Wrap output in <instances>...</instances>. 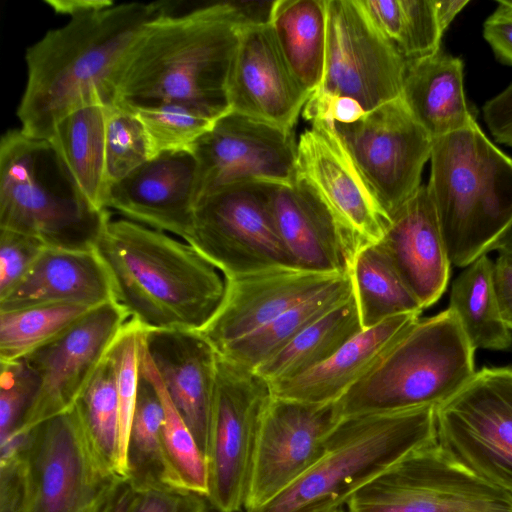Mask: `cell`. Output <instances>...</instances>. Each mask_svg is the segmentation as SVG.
<instances>
[{
	"label": "cell",
	"instance_id": "cell-2",
	"mask_svg": "<svg viewBox=\"0 0 512 512\" xmlns=\"http://www.w3.org/2000/svg\"><path fill=\"white\" fill-rule=\"evenodd\" d=\"M245 5L222 2L161 11L123 64L115 104L137 109L189 101L220 116L231 111L228 88L240 30L249 21H260Z\"/></svg>",
	"mask_w": 512,
	"mask_h": 512
},
{
	"label": "cell",
	"instance_id": "cell-1",
	"mask_svg": "<svg viewBox=\"0 0 512 512\" xmlns=\"http://www.w3.org/2000/svg\"><path fill=\"white\" fill-rule=\"evenodd\" d=\"M160 14L158 2L110 1L47 31L25 54L27 83L17 108L21 131L48 140L56 124L74 110L114 105L128 54Z\"/></svg>",
	"mask_w": 512,
	"mask_h": 512
},
{
	"label": "cell",
	"instance_id": "cell-38",
	"mask_svg": "<svg viewBox=\"0 0 512 512\" xmlns=\"http://www.w3.org/2000/svg\"><path fill=\"white\" fill-rule=\"evenodd\" d=\"M141 120L150 158L168 151L191 150L221 116L195 102L173 101L132 109Z\"/></svg>",
	"mask_w": 512,
	"mask_h": 512
},
{
	"label": "cell",
	"instance_id": "cell-8",
	"mask_svg": "<svg viewBox=\"0 0 512 512\" xmlns=\"http://www.w3.org/2000/svg\"><path fill=\"white\" fill-rule=\"evenodd\" d=\"M22 512H103L126 481L99 453L74 406L25 435Z\"/></svg>",
	"mask_w": 512,
	"mask_h": 512
},
{
	"label": "cell",
	"instance_id": "cell-22",
	"mask_svg": "<svg viewBox=\"0 0 512 512\" xmlns=\"http://www.w3.org/2000/svg\"><path fill=\"white\" fill-rule=\"evenodd\" d=\"M143 345L171 401L205 453L217 354L198 332L144 330Z\"/></svg>",
	"mask_w": 512,
	"mask_h": 512
},
{
	"label": "cell",
	"instance_id": "cell-27",
	"mask_svg": "<svg viewBox=\"0 0 512 512\" xmlns=\"http://www.w3.org/2000/svg\"><path fill=\"white\" fill-rule=\"evenodd\" d=\"M401 98L432 139L476 122L466 100L463 62L441 51L407 62Z\"/></svg>",
	"mask_w": 512,
	"mask_h": 512
},
{
	"label": "cell",
	"instance_id": "cell-36",
	"mask_svg": "<svg viewBox=\"0 0 512 512\" xmlns=\"http://www.w3.org/2000/svg\"><path fill=\"white\" fill-rule=\"evenodd\" d=\"M163 420L164 409L158 391L140 370L126 453V481L135 491L166 487L163 481Z\"/></svg>",
	"mask_w": 512,
	"mask_h": 512
},
{
	"label": "cell",
	"instance_id": "cell-33",
	"mask_svg": "<svg viewBox=\"0 0 512 512\" xmlns=\"http://www.w3.org/2000/svg\"><path fill=\"white\" fill-rule=\"evenodd\" d=\"M349 272L363 330L397 315L424 310L378 243L359 250Z\"/></svg>",
	"mask_w": 512,
	"mask_h": 512
},
{
	"label": "cell",
	"instance_id": "cell-21",
	"mask_svg": "<svg viewBox=\"0 0 512 512\" xmlns=\"http://www.w3.org/2000/svg\"><path fill=\"white\" fill-rule=\"evenodd\" d=\"M197 202V162L191 150L160 153L109 185L106 209L188 242Z\"/></svg>",
	"mask_w": 512,
	"mask_h": 512
},
{
	"label": "cell",
	"instance_id": "cell-51",
	"mask_svg": "<svg viewBox=\"0 0 512 512\" xmlns=\"http://www.w3.org/2000/svg\"><path fill=\"white\" fill-rule=\"evenodd\" d=\"M468 3V0H435L437 17L443 33Z\"/></svg>",
	"mask_w": 512,
	"mask_h": 512
},
{
	"label": "cell",
	"instance_id": "cell-7",
	"mask_svg": "<svg viewBox=\"0 0 512 512\" xmlns=\"http://www.w3.org/2000/svg\"><path fill=\"white\" fill-rule=\"evenodd\" d=\"M474 353L451 308L419 317L335 402L337 416L437 407L475 374Z\"/></svg>",
	"mask_w": 512,
	"mask_h": 512
},
{
	"label": "cell",
	"instance_id": "cell-19",
	"mask_svg": "<svg viewBox=\"0 0 512 512\" xmlns=\"http://www.w3.org/2000/svg\"><path fill=\"white\" fill-rule=\"evenodd\" d=\"M231 110L293 130L311 94L289 68L268 23H245L229 80Z\"/></svg>",
	"mask_w": 512,
	"mask_h": 512
},
{
	"label": "cell",
	"instance_id": "cell-30",
	"mask_svg": "<svg viewBox=\"0 0 512 512\" xmlns=\"http://www.w3.org/2000/svg\"><path fill=\"white\" fill-rule=\"evenodd\" d=\"M362 330L352 294L254 371L269 384L294 378L326 361Z\"/></svg>",
	"mask_w": 512,
	"mask_h": 512
},
{
	"label": "cell",
	"instance_id": "cell-12",
	"mask_svg": "<svg viewBox=\"0 0 512 512\" xmlns=\"http://www.w3.org/2000/svg\"><path fill=\"white\" fill-rule=\"evenodd\" d=\"M436 440L456 462L512 494V366L483 367L437 406Z\"/></svg>",
	"mask_w": 512,
	"mask_h": 512
},
{
	"label": "cell",
	"instance_id": "cell-35",
	"mask_svg": "<svg viewBox=\"0 0 512 512\" xmlns=\"http://www.w3.org/2000/svg\"><path fill=\"white\" fill-rule=\"evenodd\" d=\"M372 22L407 62L440 51L443 31L435 0H359Z\"/></svg>",
	"mask_w": 512,
	"mask_h": 512
},
{
	"label": "cell",
	"instance_id": "cell-48",
	"mask_svg": "<svg viewBox=\"0 0 512 512\" xmlns=\"http://www.w3.org/2000/svg\"><path fill=\"white\" fill-rule=\"evenodd\" d=\"M494 262V283L504 322L512 330V249L499 250Z\"/></svg>",
	"mask_w": 512,
	"mask_h": 512
},
{
	"label": "cell",
	"instance_id": "cell-26",
	"mask_svg": "<svg viewBox=\"0 0 512 512\" xmlns=\"http://www.w3.org/2000/svg\"><path fill=\"white\" fill-rule=\"evenodd\" d=\"M420 313H406L364 329L323 363L270 384L272 396L309 404L335 403L397 341Z\"/></svg>",
	"mask_w": 512,
	"mask_h": 512
},
{
	"label": "cell",
	"instance_id": "cell-34",
	"mask_svg": "<svg viewBox=\"0 0 512 512\" xmlns=\"http://www.w3.org/2000/svg\"><path fill=\"white\" fill-rule=\"evenodd\" d=\"M140 370L153 383L163 404L164 485L174 490L206 498L208 475L204 453L165 390L143 341L141 343Z\"/></svg>",
	"mask_w": 512,
	"mask_h": 512
},
{
	"label": "cell",
	"instance_id": "cell-41",
	"mask_svg": "<svg viewBox=\"0 0 512 512\" xmlns=\"http://www.w3.org/2000/svg\"><path fill=\"white\" fill-rule=\"evenodd\" d=\"M150 159L149 143L144 126L130 108L114 104L109 107L105 162L108 187Z\"/></svg>",
	"mask_w": 512,
	"mask_h": 512
},
{
	"label": "cell",
	"instance_id": "cell-43",
	"mask_svg": "<svg viewBox=\"0 0 512 512\" xmlns=\"http://www.w3.org/2000/svg\"><path fill=\"white\" fill-rule=\"evenodd\" d=\"M44 248L33 237L0 229V297L24 277Z\"/></svg>",
	"mask_w": 512,
	"mask_h": 512
},
{
	"label": "cell",
	"instance_id": "cell-50",
	"mask_svg": "<svg viewBox=\"0 0 512 512\" xmlns=\"http://www.w3.org/2000/svg\"><path fill=\"white\" fill-rule=\"evenodd\" d=\"M136 491L123 481L108 501L103 512H131Z\"/></svg>",
	"mask_w": 512,
	"mask_h": 512
},
{
	"label": "cell",
	"instance_id": "cell-24",
	"mask_svg": "<svg viewBox=\"0 0 512 512\" xmlns=\"http://www.w3.org/2000/svg\"><path fill=\"white\" fill-rule=\"evenodd\" d=\"M270 210L294 265L327 274L347 273L350 260L340 231L314 189L297 176L292 185H268Z\"/></svg>",
	"mask_w": 512,
	"mask_h": 512
},
{
	"label": "cell",
	"instance_id": "cell-10",
	"mask_svg": "<svg viewBox=\"0 0 512 512\" xmlns=\"http://www.w3.org/2000/svg\"><path fill=\"white\" fill-rule=\"evenodd\" d=\"M271 398L267 380L217 354L204 453L208 475L205 499L217 512L245 508L261 420Z\"/></svg>",
	"mask_w": 512,
	"mask_h": 512
},
{
	"label": "cell",
	"instance_id": "cell-32",
	"mask_svg": "<svg viewBox=\"0 0 512 512\" xmlns=\"http://www.w3.org/2000/svg\"><path fill=\"white\" fill-rule=\"evenodd\" d=\"M451 308L474 350H507L512 330L503 320L494 283V262L488 254L473 261L454 280Z\"/></svg>",
	"mask_w": 512,
	"mask_h": 512
},
{
	"label": "cell",
	"instance_id": "cell-29",
	"mask_svg": "<svg viewBox=\"0 0 512 512\" xmlns=\"http://www.w3.org/2000/svg\"><path fill=\"white\" fill-rule=\"evenodd\" d=\"M268 23L292 73L312 96L324 73L326 0L273 1Z\"/></svg>",
	"mask_w": 512,
	"mask_h": 512
},
{
	"label": "cell",
	"instance_id": "cell-9",
	"mask_svg": "<svg viewBox=\"0 0 512 512\" xmlns=\"http://www.w3.org/2000/svg\"><path fill=\"white\" fill-rule=\"evenodd\" d=\"M327 36L322 83L303 109L312 121L339 100L364 113L400 98L406 61L372 22L359 0H326Z\"/></svg>",
	"mask_w": 512,
	"mask_h": 512
},
{
	"label": "cell",
	"instance_id": "cell-40",
	"mask_svg": "<svg viewBox=\"0 0 512 512\" xmlns=\"http://www.w3.org/2000/svg\"><path fill=\"white\" fill-rule=\"evenodd\" d=\"M144 330L138 322L130 319L109 350L115 368L119 407L116 471L125 480L127 478V445L137 402Z\"/></svg>",
	"mask_w": 512,
	"mask_h": 512
},
{
	"label": "cell",
	"instance_id": "cell-5",
	"mask_svg": "<svg viewBox=\"0 0 512 512\" xmlns=\"http://www.w3.org/2000/svg\"><path fill=\"white\" fill-rule=\"evenodd\" d=\"M436 440V407L342 418L318 461L282 493L246 512H329L413 451Z\"/></svg>",
	"mask_w": 512,
	"mask_h": 512
},
{
	"label": "cell",
	"instance_id": "cell-4",
	"mask_svg": "<svg viewBox=\"0 0 512 512\" xmlns=\"http://www.w3.org/2000/svg\"><path fill=\"white\" fill-rule=\"evenodd\" d=\"M426 185L452 265L466 267L512 241V158L477 122L433 139Z\"/></svg>",
	"mask_w": 512,
	"mask_h": 512
},
{
	"label": "cell",
	"instance_id": "cell-42",
	"mask_svg": "<svg viewBox=\"0 0 512 512\" xmlns=\"http://www.w3.org/2000/svg\"><path fill=\"white\" fill-rule=\"evenodd\" d=\"M38 390V378L24 359L1 364L0 444L21 425Z\"/></svg>",
	"mask_w": 512,
	"mask_h": 512
},
{
	"label": "cell",
	"instance_id": "cell-39",
	"mask_svg": "<svg viewBox=\"0 0 512 512\" xmlns=\"http://www.w3.org/2000/svg\"><path fill=\"white\" fill-rule=\"evenodd\" d=\"M75 406L91 441L116 471L119 407L115 368L109 352L82 391Z\"/></svg>",
	"mask_w": 512,
	"mask_h": 512
},
{
	"label": "cell",
	"instance_id": "cell-45",
	"mask_svg": "<svg viewBox=\"0 0 512 512\" xmlns=\"http://www.w3.org/2000/svg\"><path fill=\"white\" fill-rule=\"evenodd\" d=\"M208 502L202 496L171 488L136 491L131 512H206Z\"/></svg>",
	"mask_w": 512,
	"mask_h": 512
},
{
	"label": "cell",
	"instance_id": "cell-20",
	"mask_svg": "<svg viewBox=\"0 0 512 512\" xmlns=\"http://www.w3.org/2000/svg\"><path fill=\"white\" fill-rule=\"evenodd\" d=\"M343 274L279 266L225 278L221 304L198 332L218 353L315 296Z\"/></svg>",
	"mask_w": 512,
	"mask_h": 512
},
{
	"label": "cell",
	"instance_id": "cell-15",
	"mask_svg": "<svg viewBox=\"0 0 512 512\" xmlns=\"http://www.w3.org/2000/svg\"><path fill=\"white\" fill-rule=\"evenodd\" d=\"M129 320L115 301L103 303L23 358L38 378V390L21 425L4 443L72 409Z\"/></svg>",
	"mask_w": 512,
	"mask_h": 512
},
{
	"label": "cell",
	"instance_id": "cell-3",
	"mask_svg": "<svg viewBox=\"0 0 512 512\" xmlns=\"http://www.w3.org/2000/svg\"><path fill=\"white\" fill-rule=\"evenodd\" d=\"M114 301L144 329L199 331L225 293L224 275L194 246L126 218H110L96 244Z\"/></svg>",
	"mask_w": 512,
	"mask_h": 512
},
{
	"label": "cell",
	"instance_id": "cell-55",
	"mask_svg": "<svg viewBox=\"0 0 512 512\" xmlns=\"http://www.w3.org/2000/svg\"><path fill=\"white\" fill-rule=\"evenodd\" d=\"M330 512V511H329Z\"/></svg>",
	"mask_w": 512,
	"mask_h": 512
},
{
	"label": "cell",
	"instance_id": "cell-46",
	"mask_svg": "<svg viewBox=\"0 0 512 512\" xmlns=\"http://www.w3.org/2000/svg\"><path fill=\"white\" fill-rule=\"evenodd\" d=\"M496 10L486 19L483 35L496 57L512 65V8L497 1Z\"/></svg>",
	"mask_w": 512,
	"mask_h": 512
},
{
	"label": "cell",
	"instance_id": "cell-18",
	"mask_svg": "<svg viewBox=\"0 0 512 512\" xmlns=\"http://www.w3.org/2000/svg\"><path fill=\"white\" fill-rule=\"evenodd\" d=\"M340 420L335 403L272 396L261 420L245 512L262 507L310 469Z\"/></svg>",
	"mask_w": 512,
	"mask_h": 512
},
{
	"label": "cell",
	"instance_id": "cell-13",
	"mask_svg": "<svg viewBox=\"0 0 512 512\" xmlns=\"http://www.w3.org/2000/svg\"><path fill=\"white\" fill-rule=\"evenodd\" d=\"M269 183H242L201 197L189 244L225 278L293 266L274 223Z\"/></svg>",
	"mask_w": 512,
	"mask_h": 512
},
{
	"label": "cell",
	"instance_id": "cell-25",
	"mask_svg": "<svg viewBox=\"0 0 512 512\" xmlns=\"http://www.w3.org/2000/svg\"><path fill=\"white\" fill-rule=\"evenodd\" d=\"M110 301V277L95 250L44 248L24 277L0 297V311L56 303L93 308Z\"/></svg>",
	"mask_w": 512,
	"mask_h": 512
},
{
	"label": "cell",
	"instance_id": "cell-28",
	"mask_svg": "<svg viewBox=\"0 0 512 512\" xmlns=\"http://www.w3.org/2000/svg\"><path fill=\"white\" fill-rule=\"evenodd\" d=\"M110 106L91 104L61 119L48 139L92 205L107 210L105 137Z\"/></svg>",
	"mask_w": 512,
	"mask_h": 512
},
{
	"label": "cell",
	"instance_id": "cell-23",
	"mask_svg": "<svg viewBox=\"0 0 512 512\" xmlns=\"http://www.w3.org/2000/svg\"><path fill=\"white\" fill-rule=\"evenodd\" d=\"M378 244L423 309L439 300L449 282L451 262L427 186H421L390 217Z\"/></svg>",
	"mask_w": 512,
	"mask_h": 512
},
{
	"label": "cell",
	"instance_id": "cell-17",
	"mask_svg": "<svg viewBox=\"0 0 512 512\" xmlns=\"http://www.w3.org/2000/svg\"><path fill=\"white\" fill-rule=\"evenodd\" d=\"M297 176L314 189L330 211L350 265L359 250L382 240L390 218L371 192L332 122L315 119L301 134L297 143Z\"/></svg>",
	"mask_w": 512,
	"mask_h": 512
},
{
	"label": "cell",
	"instance_id": "cell-31",
	"mask_svg": "<svg viewBox=\"0 0 512 512\" xmlns=\"http://www.w3.org/2000/svg\"><path fill=\"white\" fill-rule=\"evenodd\" d=\"M352 294V279L348 272L315 296L230 343L217 354L240 366L255 370L287 346L305 328L349 299Z\"/></svg>",
	"mask_w": 512,
	"mask_h": 512
},
{
	"label": "cell",
	"instance_id": "cell-6",
	"mask_svg": "<svg viewBox=\"0 0 512 512\" xmlns=\"http://www.w3.org/2000/svg\"><path fill=\"white\" fill-rule=\"evenodd\" d=\"M111 218L90 203L49 140L7 131L0 142V229L46 248L91 251Z\"/></svg>",
	"mask_w": 512,
	"mask_h": 512
},
{
	"label": "cell",
	"instance_id": "cell-14",
	"mask_svg": "<svg viewBox=\"0 0 512 512\" xmlns=\"http://www.w3.org/2000/svg\"><path fill=\"white\" fill-rule=\"evenodd\" d=\"M333 126L390 218L422 186L421 175L430 160L433 139L414 119L401 97L354 121L333 123Z\"/></svg>",
	"mask_w": 512,
	"mask_h": 512
},
{
	"label": "cell",
	"instance_id": "cell-54",
	"mask_svg": "<svg viewBox=\"0 0 512 512\" xmlns=\"http://www.w3.org/2000/svg\"><path fill=\"white\" fill-rule=\"evenodd\" d=\"M206 512H209L208 510Z\"/></svg>",
	"mask_w": 512,
	"mask_h": 512
},
{
	"label": "cell",
	"instance_id": "cell-11",
	"mask_svg": "<svg viewBox=\"0 0 512 512\" xmlns=\"http://www.w3.org/2000/svg\"><path fill=\"white\" fill-rule=\"evenodd\" d=\"M349 512H512V494L450 457L437 440L359 489Z\"/></svg>",
	"mask_w": 512,
	"mask_h": 512
},
{
	"label": "cell",
	"instance_id": "cell-53",
	"mask_svg": "<svg viewBox=\"0 0 512 512\" xmlns=\"http://www.w3.org/2000/svg\"><path fill=\"white\" fill-rule=\"evenodd\" d=\"M504 247H509V248H511V249H512V241H511L508 245H506V246H504ZM504 247H503V248H504Z\"/></svg>",
	"mask_w": 512,
	"mask_h": 512
},
{
	"label": "cell",
	"instance_id": "cell-52",
	"mask_svg": "<svg viewBox=\"0 0 512 512\" xmlns=\"http://www.w3.org/2000/svg\"><path fill=\"white\" fill-rule=\"evenodd\" d=\"M330 512H349L348 510L344 509L343 507L336 508Z\"/></svg>",
	"mask_w": 512,
	"mask_h": 512
},
{
	"label": "cell",
	"instance_id": "cell-37",
	"mask_svg": "<svg viewBox=\"0 0 512 512\" xmlns=\"http://www.w3.org/2000/svg\"><path fill=\"white\" fill-rule=\"evenodd\" d=\"M90 309L84 305L56 303L0 311L1 364L25 358L70 327Z\"/></svg>",
	"mask_w": 512,
	"mask_h": 512
},
{
	"label": "cell",
	"instance_id": "cell-47",
	"mask_svg": "<svg viewBox=\"0 0 512 512\" xmlns=\"http://www.w3.org/2000/svg\"><path fill=\"white\" fill-rule=\"evenodd\" d=\"M483 117L496 141L512 147V83L485 103Z\"/></svg>",
	"mask_w": 512,
	"mask_h": 512
},
{
	"label": "cell",
	"instance_id": "cell-49",
	"mask_svg": "<svg viewBox=\"0 0 512 512\" xmlns=\"http://www.w3.org/2000/svg\"><path fill=\"white\" fill-rule=\"evenodd\" d=\"M108 0H47L53 10L69 17L108 4Z\"/></svg>",
	"mask_w": 512,
	"mask_h": 512
},
{
	"label": "cell",
	"instance_id": "cell-16",
	"mask_svg": "<svg viewBox=\"0 0 512 512\" xmlns=\"http://www.w3.org/2000/svg\"><path fill=\"white\" fill-rule=\"evenodd\" d=\"M191 151L197 162V201L236 184L292 185L297 179L293 130L232 110L217 119Z\"/></svg>",
	"mask_w": 512,
	"mask_h": 512
},
{
	"label": "cell",
	"instance_id": "cell-44",
	"mask_svg": "<svg viewBox=\"0 0 512 512\" xmlns=\"http://www.w3.org/2000/svg\"><path fill=\"white\" fill-rule=\"evenodd\" d=\"M24 436L0 449V512H22L25 496Z\"/></svg>",
	"mask_w": 512,
	"mask_h": 512
}]
</instances>
